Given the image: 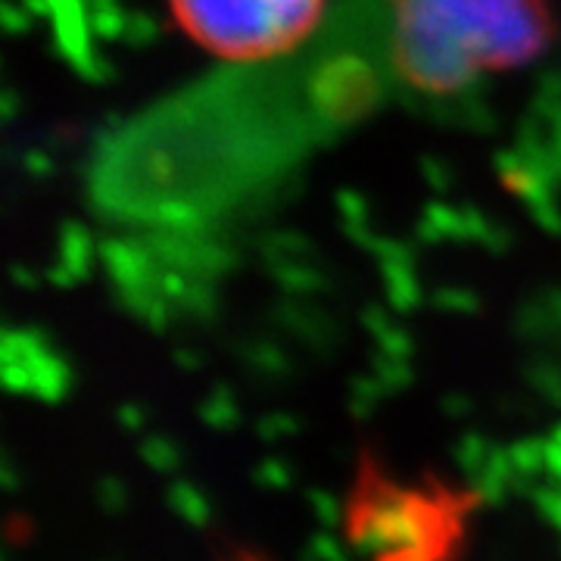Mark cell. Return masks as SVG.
Masks as SVG:
<instances>
[{"label":"cell","mask_w":561,"mask_h":561,"mask_svg":"<svg viewBox=\"0 0 561 561\" xmlns=\"http://www.w3.org/2000/svg\"><path fill=\"white\" fill-rule=\"evenodd\" d=\"M549 35L546 0H390L393 69L427 98L537 60Z\"/></svg>","instance_id":"1"},{"label":"cell","mask_w":561,"mask_h":561,"mask_svg":"<svg viewBox=\"0 0 561 561\" xmlns=\"http://www.w3.org/2000/svg\"><path fill=\"white\" fill-rule=\"evenodd\" d=\"M474 496L440 481H402L362 459L343 508V537L378 559H440L468 534Z\"/></svg>","instance_id":"2"},{"label":"cell","mask_w":561,"mask_h":561,"mask_svg":"<svg viewBox=\"0 0 561 561\" xmlns=\"http://www.w3.org/2000/svg\"><path fill=\"white\" fill-rule=\"evenodd\" d=\"M175 22L213 57L231 62L275 60L309 38L324 0H169Z\"/></svg>","instance_id":"3"}]
</instances>
